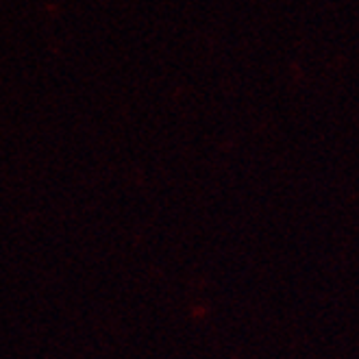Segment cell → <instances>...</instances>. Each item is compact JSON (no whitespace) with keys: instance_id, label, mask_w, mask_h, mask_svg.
<instances>
[]
</instances>
